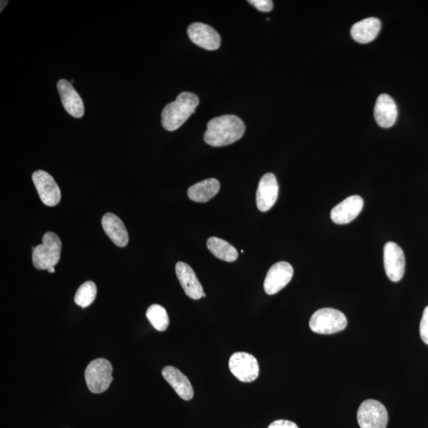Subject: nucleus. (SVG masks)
Masks as SVG:
<instances>
[{
  "label": "nucleus",
  "instance_id": "nucleus-1",
  "mask_svg": "<svg viewBox=\"0 0 428 428\" xmlns=\"http://www.w3.org/2000/svg\"><path fill=\"white\" fill-rule=\"evenodd\" d=\"M244 132L245 125L239 117L223 115L209 122L204 140L214 147L226 146L241 139Z\"/></svg>",
  "mask_w": 428,
  "mask_h": 428
},
{
  "label": "nucleus",
  "instance_id": "nucleus-2",
  "mask_svg": "<svg viewBox=\"0 0 428 428\" xmlns=\"http://www.w3.org/2000/svg\"><path fill=\"white\" fill-rule=\"evenodd\" d=\"M199 97L191 93H182L174 102L168 103L161 114V122L167 131L181 127L199 106Z\"/></svg>",
  "mask_w": 428,
  "mask_h": 428
},
{
  "label": "nucleus",
  "instance_id": "nucleus-3",
  "mask_svg": "<svg viewBox=\"0 0 428 428\" xmlns=\"http://www.w3.org/2000/svg\"><path fill=\"white\" fill-rule=\"evenodd\" d=\"M61 241L59 236L48 231L42 238V244L33 248V265L38 270L54 268L61 259Z\"/></svg>",
  "mask_w": 428,
  "mask_h": 428
},
{
  "label": "nucleus",
  "instance_id": "nucleus-4",
  "mask_svg": "<svg viewBox=\"0 0 428 428\" xmlns=\"http://www.w3.org/2000/svg\"><path fill=\"white\" fill-rule=\"evenodd\" d=\"M348 320L342 312L332 308H324L315 312L310 320L313 332L330 335L343 331L347 327Z\"/></svg>",
  "mask_w": 428,
  "mask_h": 428
},
{
  "label": "nucleus",
  "instance_id": "nucleus-5",
  "mask_svg": "<svg viewBox=\"0 0 428 428\" xmlns=\"http://www.w3.org/2000/svg\"><path fill=\"white\" fill-rule=\"evenodd\" d=\"M113 367L111 363L105 359L91 361L85 370V380L88 387L95 395L107 391L113 381Z\"/></svg>",
  "mask_w": 428,
  "mask_h": 428
},
{
  "label": "nucleus",
  "instance_id": "nucleus-6",
  "mask_svg": "<svg viewBox=\"0 0 428 428\" xmlns=\"http://www.w3.org/2000/svg\"><path fill=\"white\" fill-rule=\"evenodd\" d=\"M357 419L360 428H387L388 412L376 400H367L360 406Z\"/></svg>",
  "mask_w": 428,
  "mask_h": 428
},
{
  "label": "nucleus",
  "instance_id": "nucleus-7",
  "mask_svg": "<svg viewBox=\"0 0 428 428\" xmlns=\"http://www.w3.org/2000/svg\"><path fill=\"white\" fill-rule=\"evenodd\" d=\"M229 367L231 374L242 382L256 380L259 374L256 357L246 353H236L230 357Z\"/></svg>",
  "mask_w": 428,
  "mask_h": 428
},
{
  "label": "nucleus",
  "instance_id": "nucleus-8",
  "mask_svg": "<svg viewBox=\"0 0 428 428\" xmlns=\"http://www.w3.org/2000/svg\"><path fill=\"white\" fill-rule=\"evenodd\" d=\"M40 199L48 207H55L61 199V189L50 174L45 171L35 172L32 175Z\"/></svg>",
  "mask_w": 428,
  "mask_h": 428
},
{
  "label": "nucleus",
  "instance_id": "nucleus-9",
  "mask_svg": "<svg viewBox=\"0 0 428 428\" xmlns=\"http://www.w3.org/2000/svg\"><path fill=\"white\" fill-rule=\"evenodd\" d=\"M385 273L392 282H399L404 275L405 258L401 247L395 242H388L384 247Z\"/></svg>",
  "mask_w": 428,
  "mask_h": 428
},
{
  "label": "nucleus",
  "instance_id": "nucleus-10",
  "mask_svg": "<svg viewBox=\"0 0 428 428\" xmlns=\"http://www.w3.org/2000/svg\"><path fill=\"white\" fill-rule=\"evenodd\" d=\"M293 276V266L287 262L273 264L264 280V291L268 296H273L283 290L291 282Z\"/></svg>",
  "mask_w": 428,
  "mask_h": 428
},
{
  "label": "nucleus",
  "instance_id": "nucleus-11",
  "mask_svg": "<svg viewBox=\"0 0 428 428\" xmlns=\"http://www.w3.org/2000/svg\"><path fill=\"white\" fill-rule=\"evenodd\" d=\"M278 184L276 175L266 173L259 181L256 192V205L261 212H268L278 199Z\"/></svg>",
  "mask_w": 428,
  "mask_h": 428
},
{
  "label": "nucleus",
  "instance_id": "nucleus-12",
  "mask_svg": "<svg viewBox=\"0 0 428 428\" xmlns=\"http://www.w3.org/2000/svg\"><path fill=\"white\" fill-rule=\"evenodd\" d=\"M187 33L193 43L207 51H216L221 46V37L213 27L201 23L189 26Z\"/></svg>",
  "mask_w": 428,
  "mask_h": 428
},
{
  "label": "nucleus",
  "instance_id": "nucleus-13",
  "mask_svg": "<svg viewBox=\"0 0 428 428\" xmlns=\"http://www.w3.org/2000/svg\"><path fill=\"white\" fill-rule=\"evenodd\" d=\"M363 205V199L360 196H350L332 209L331 219L338 224H348L360 214Z\"/></svg>",
  "mask_w": 428,
  "mask_h": 428
},
{
  "label": "nucleus",
  "instance_id": "nucleus-14",
  "mask_svg": "<svg viewBox=\"0 0 428 428\" xmlns=\"http://www.w3.org/2000/svg\"><path fill=\"white\" fill-rule=\"evenodd\" d=\"M58 89L63 106L68 113L75 118H82L84 115L83 102L73 84L62 79L58 83Z\"/></svg>",
  "mask_w": 428,
  "mask_h": 428
},
{
  "label": "nucleus",
  "instance_id": "nucleus-15",
  "mask_svg": "<svg viewBox=\"0 0 428 428\" xmlns=\"http://www.w3.org/2000/svg\"><path fill=\"white\" fill-rule=\"evenodd\" d=\"M175 271L181 286L189 298L199 300L202 298L204 293L202 286L191 266L184 262H179L175 266Z\"/></svg>",
  "mask_w": 428,
  "mask_h": 428
},
{
  "label": "nucleus",
  "instance_id": "nucleus-16",
  "mask_svg": "<svg viewBox=\"0 0 428 428\" xmlns=\"http://www.w3.org/2000/svg\"><path fill=\"white\" fill-rule=\"evenodd\" d=\"M397 108L394 100L389 95H379L375 107V120L380 127L388 129L397 121Z\"/></svg>",
  "mask_w": 428,
  "mask_h": 428
},
{
  "label": "nucleus",
  "instance_id": "nucleus-17",
  "mask_svg": "<svg viewBox=\"0 0 428 428\" xmlns=\"http://www.w3.org/2000/svg\"><path fill=\"white\" fill-rule=\"evenodd\" d=\"M165 380L184 401H191L194 392L191 382L186 375L174 367L167 366L162 370Z\"/></svg>",
  "mask_w": 428,
  "mask_h": 428
},
{
  "label": "nucleus",
  "instance_id": "nucleus-18",
  "mask_svg": "<svg viewBox=\"0 0 428 428\" xmlns=\"http://www.w3.org/2000/svg\"><path fill=\"white\" fill-rule=\"evenodd\" d=\"M105 233L118 247L124 248L129 243V234L122 221L114 214H105L102 219Z\"/></svg>",
  "mask_w": 428,
  "mask_h": 428
},
{
  "label": "nucleus",
  "instance_id": "nucleus-19",
  "mask_svg": "<svg viewBox=\"0 0 428 428\" xmlns=\"http://www.w3.org/2000/svg\"><path fill=\"white\" fill-rule=\"evenodd\" d=\"M380 30V20L372 17L354 24L350 30V34L355 41L361 44H367L377 38Z\"/></svg>",
  "mask_w": 428,
  "mask_h": 428
},
{
  "label": "nucleus",
  "instance_id": "nucleus-20",
  "mask_svg": "<svg viewBox=\"0 0 428 428\" xmlns=\"http://www.w3.org/2000/svg\"><path fill=\"white\" fill-rule=\"evenodd\" d=\"M220 182L216 179H208L198 182L188 189L189 199L204 203L212 200L220 192Z\"/></svg>",
  "mask_w": 428,
  "mask_h": 428
},
{
  "label": "nucleus",
  "instance_id": "nucleus-21",
  "mask_svg": "<svg viewBox=\"0 0 428 428\" xmlns=\"http://www.w3.org/2000/svg\"><path fill=\"white\" fill-rule=\"evenodd\" d=\"M207 248L217 259L223 261L233 263L238 258V251L229 242L217 237H210L207 241Z\"/></svg>",
  "mask_w": 428,
  "mask_h": 428
},
{
  "label": "nucleus",
  "instance_id": "nucleus-22",
  "mask_svg": "<svg viewBox=\"0 0 428 428\" xmlns=\"http://www.w3.org/2000/svg\"><path fill=\"white\" fill-rule=\"evenodd\" d=\"M146 317L159 332L166 331L169 326V317L165 308L160 305H152L146 312Z\"/></svg>",
  "mask_w": 428,
  "mask_h": 428
},
{
  "label": "nucleus",
  "instance_id": "nucleus-23",
  "mask_svg": "<svg viewBox=\"0 0 428 428\" xmlns=\"http://www.w3.org/2000/svg\"><path fill=\"white\" fill-rule=\"evenodd\" d=\"M97 294V287L95 283L88 282L82 284L77 290L75 296V303L77 306L86 308L94 303Z\"/></svg>",
  "mask_w": 428,
  "mask_h": 428
},
{
  "label": "nucleus",
  "instance_id": "nucleus-24",
  "mask_svg": "<svg viewBox=\"0 0 428 428\" xmlns=\"http://www.w3.org/2000/svg\"><path fill=\"white\" fill-rule=\"evenodd\" d=\"M420 338L428 345V306L424 308L419 325Z\"/></svg>",
  "mask_w": 428,
  "mask_h": 428
},
{
  "label": "nucleus",
  "instance_id": "nucleus-25",
  "mask_svg": "<svg viewBox=\"0 0 428 428\" xmlns=\"http://www.w3.org/2000/svg\"><path fill=\"white\" fill-rule=\"evenodd\" d=\"M249 3L263 12H269L273 9V2L271 0H250Z\"/></svg>",
  "mask_w": 428,
  "mask_h": 428
},
{
  "label": "nucleus",
  "instance_id": "nucleus-26",
  "mask_svg": "<svg viewBox=\"0 0 428 428\" xmlns=\"http://www.w3.org/2000/svg\"><path fill=\"white\" fill-rule=\"evenodd\" d=\"M268 428H299L296 423L286 419L273 421Z\"/></svg>",
  "mask_w": 428,
  "mask_h": 428
},
{
  "label": "nucleus",
  "instance_id": "nucleus-27",
  "mask_svg": "<svg viewBox=\"0 0 428 428\" xmlns=\"http://www.w3.org/2000/svg\"><path fill=\"white\" fill-rule=\"evenodd\" d=\"M6 3H8V1H1V12L3 11Z\"/></svg>",
  "mask_w": 428,
  "mask_h": 428
},
{
  "label": "nucleus",
  "instance_id": "nucleus-28",
  "mask_svg": "<svg viewBox=\"0 0 428 428\" xmlns=\"http://www.w3.org/2000/svg\"><path fill=\"white\" fill-rule=\"evenodd\" d=\"M47 271H48V272H50V273H54L55 272V268H48Z\"/></svg>",
  "mask_w": 428,
  "mask_h": 428
},
{
  "label": "nucleus",
  "instance_id": "nucleus-29",
  "mask_svg": "<svg viewBox=\"0 0 428 428\" xmlns=\"http://www.w3.org/2000/svg\"><path fill=\"white\" fill-rule=\"evenodd\" d=\"M206 296H206V293H203V294H202V297H203V298H205Z\"/></svg>",
  "mask_w": 428,
  "mask_h": 428
}]
</instances>
